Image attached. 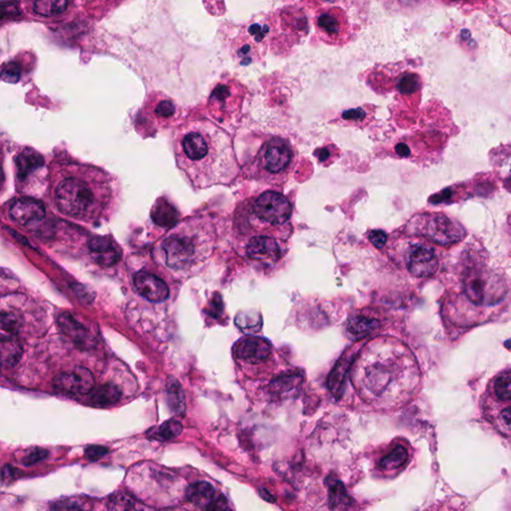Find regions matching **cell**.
I'll return each instance as SVG.
<instances>
[{
    "label": "cell",
    "mask_w": 511,
    "mask_h": 511,
    "mask_svg": "<svg viewBox=\"0 0 511 511\" xmlns=\"http://www.w3.org/2000/svg\"><path fill=\"white\" fill-rule=\"evenodd\" d=\"M9 216L22 226L40 222L45 217V208L41 202L33 198H20L9 208Z\"/></svg>",
    "instance_id": "5bb4252c"
},
{
    "label": "cell",
    "mask_w": 511,
    "mask_h": 511,
    "mask_svg": "<svg viewBox=\"0 0 511 511\" xmlns=\"http://www.w3.org/2000/svg\"><path fill=\"white\" fill-rule=\"evenodd\" d=\"M399 91L402 94H411L420 87V78L416 74H406L400 78Z\"/></svg>",
    "instance_id": "f546056e"
},
{
    "label": "cell",
    "mask_w": 511,
    "mask_h": 511,
    "mask_svg": "<svg viewBox=\"0 0 511 511\" xmlns=\"http://www.w3.org/2000/svg\"><path fill=\"white\" fill-rule=\"evenodd\" d=\"M365 111L361 108H356V109L347 110L343 114V118L346 120H361V118L365 117Z\"/></svg>",
    "instance_id": "74e56055"
},
{
    "label": "cell",
    "mask_w": 511,
    "mask_h": 511,
    "mask_svg": "<svg viewBox=\"0 0 511 511\" xmlns=\"http://www.w3.org/2000/svg\"><path fill=\"white\" fill-rule=\"evenodd\" d=\"M414 233L437 245L448 246L464 240L466 232L459 221L441 213L416 216L409 223Z\"/></svg>",
    "instance_id": "9c48e42d"
},
{
    "label": "cell",
    "mask_w": 511,
    "mask_h": 511,
    "mask_svg": "<svg viewBox=\"0 0 511 511\" xmlns=\"http://www.w3.org/2000/svg\"><path fill=\"white\" fill-rule=\"evenodd\" d=\"M288 240L278 237L256 235L248 236L244 253L249 261L260 266H275L286 255Z\"/></svg>",
    "instance_id": "8fae6325"
},
{
    "label": "cell",
    "mask_w": 511,
    "mask_h": 511,
    "mask_svg": "<svg viewBox=\"0 0 511 511\" xmlns=\"http://www.w3.org/2000/svg\"><path fill=\"white\" fill-rule=\"evenodd\" d=\"M59 324H61L62 330L69 337L73 338V340H78V342H82L85 337V330L83 329L81 324L77 323L70 315L65 314L62 315L59 317Z\"/></svg>",
    "instance_id": "f1b7e54d"
},
{
    "label": "cell",
    "mask_w": 511,
    "mask_h": 511,
    "mask_svg": "<svg viewBox=\"0 0 511 511\" xmlns=\"http://www.w3.org/2000/svg\"><path fill=\"white\" fill-rule=\"evenodd\" d=\"M121 398L118 386L112 384L93 388L89 393V404L94 407H108L116 404Z\"/></svg>",
    "instance_id": "44dd1931"
},
{
    "label": "cell",
    "mask_w": 511,
    "mask_h": 511,
    "mask_svg": "<svg viewBox=\"0 0 511 511\" xmlns=\"http://www.w3.org/2000/svg\"><path fill=\"white\" fill-rule=\"evenodd\" d=\"M183 427L179 421L170 420L165 421L157 429L152 430L150 437L155 441H170V439H176L177 437L180 436Z\"/></svg>",
    "instance_id": "4316f807"
},
{
    "label": "cell",
    "mask_w": 511,
    "mask_h": 511,
    "mask_svg": "<svg viewBox=\"0 0 511 511\" xmlns=\"http://www.w3.org/2000/svg\"><path fill=\"white\" fill-rule=\"evenodd\" d=\"M317 157L319 158L321 162H324V161H326L327 159L330 157V153H329L327 149H322V150L317 151Z\"/></svg>",
    "instance_id": "ab89813d"
},
{
    "label": "cell",
    "mask_w": 511,
    "mask_h": 511,
    "mask_svg": "<svg viewBox=\"0 0 511 511\" xmlns=\"http://www.w3.org/2000/svg\"><path fill=\"white\" fill-rule=\"evenodd\" d=\"M508 293L503 272L490 264L485 251L469 246L460 253L450 273L443 316L457 328H471L496 316Z\"/></svg>",
    "instance_id": "6da1fadb"
},
{
    "label": "cell",
    "mask_w": 511,
    "mask_h": 511,
    "mask_svg": "<svg viewBox=\"0 0 511 511\" xmlns=\"http://www.w3.org/2000/svg\"><path fill=\"white\" fill-rule=\"evenodd\" d=\"M228 510V503L224 496L216 497L215 501L207 508V510Z\"/></svg>",
    "instance_id": "f35d334b"
},
{
    "label": "cell",
    "mask_w": 511,
    "mask_h": 511,
    "mask_svg": "<svg viewBox=\"0 0 511 511\" xmlns=\"http://www.w3.org/2000/svg\"><path fill=\"white\" fill-rule=\"evenodd\" d=\"M368 239L372 242V245L377 249H382L386 244L388 241V236L382 230H374L370 232Z\"/></svg>",
    "instance_id": "8d00e7d4"
},
{
    "label": "cell",
    "mask_w": 511,
    "mask_h": 511,
    "mask_svg": "<svg viewBox=\"0 0 511 511\" xmlns=\"http://www.w3.org/2000/svg\"><path fill=\"white\" fill-rule=\"evenodd\" d=\"M94 259L102 266H111L120 259V253L109 238H95L91 242Z\"/></svg>",
    "instance_id": "ac0fdd59"
},
{
    "label": "cell",
    "mask_w": 511,
    "mask_h": 511,
    "mask_svg": "<svg viewBox=\"0 0 511 511\" xmlns=\"http://www.w3.org/2000/svg\"><path fill=\"white\" fill-rule=\"evenodd\" d=\"M22 356V349L13 338H2L1 360L4 368L15 367Z\"/></svg>",
    "instance_id": "d4e9b609"
},
{
    "label": "cell",
    "mask_w": 511,
    "mask_h": 511,
    "mask_svg": "<svg viewBox=\"0 0 511 511\" xmlns=\"http://www.w3.org/2000/svg\"><path fill=\"white\" fill-rule=\"evenodd\" d=\"M379 326V323L377 320L365 316H356L349 322L347 330L354 340H361L377 330Z\"/></svg>",
    "instance_id": "7402d4cb"
},
{
    "label": "cell",
    "mask_w": 511,
    "mask_h": 511,
    "mask_svg": "<svg viewBox=\"0 0 511 511\" xmlns=\"http://www.w3.org/2000/svg\"><path fill=\"white\" fill-rule=\"evenodd\" d=\"M296 153L287 139L273 137L267 140L253 160L249 177L262 183H282L293 169Z\"/></svg>",
    "instance_id": "52a82bcc"
},
{
    "label": "cell",
    "mask_w": 511,
    "mask_h": 511,
    "mask_svg": "<svg viewBox=\"0 0 511 511\" xmlns=\"http://www.w3.org/2000/svg\"><path fill=\"white\" fill-rule=\"evenodd\" d=\"M329 492H330L331 508L333 510L347 508L349 504H351L347 490L340 481L331 480Z\"/></svg>",
    "instance_id": "83f0119b"
},
{
    "label": "cell",
    "mask_w": 511,
    "mask_h": 511,
    "mask_svg": "<svg viewBox=\"0 0 511 511\" xmlns=\"http://www.w3.org/2000/svg\"><path fill=\"white\" fill-rule=\"evenodd\" d=\"M134 286L138 293L153 303H161L169 298L167 284L162 278L148 272L140 271L135 274Z\"/></svg>",
    "instance_id": "4fadbf2b"
},
{
    "label": "cell",
    "mask_w": 511,
    "mask_h": 511,
    "mask_svg": "<svg viewBox=\"0 0 511 511\" xmlns=\"http://www.w3.org/2000/svg\"><path fill=\"white\" fill-rule=\"evenodd\" d=\"M53 384L57 391L66 395H84L91 393L95 382L91 370L77 367L55 377Z\"/></svg>",
    "instance_id": "7c38bea8"
},
{
    "label": "cell",
    "mask_w": 511,
    "mask_h": 511,
    "mask_svg": "<svg viewBox=\"0 0 511 511\" xmlns=\"http://www.w3.org/2000/svg\"><path fill=\"white\" fill-rule=\"evenodd\" d=\"M480 404L482 418L501 436L511 439V368L490 379Z\"/></svg>",
    "instance_id": "ba28073f"
},
{
    "label": "cell",
    "mask_w": 511,
    "mask_h": 511,
    "mask_svg": "<svg viewBox=\"0 0 511 511\" xmlns=\"http://www.w3.org/2000/svg\"><path fill=\"white\" fill-rule=\"evenodd\" d=\"M20 75H22V71H20L19 66L15 62L6 64L2 68L1 78L3 81L8 83L18 82V80L20 79Z\"/></svg>",
    "instance_id": "4dcf8cb0"
},
{
    "label": "cell",
    "mask_w": 511,
    "mask_h": 511,
    "mask_svg": "<svg viewBox=\"0 0 511 511\" xmlns=\"http://www.w3.org/2000/svg\"><path fill=\"white\" fill-rule=\"evenodd\" d=\"M68 0H36L34 13L42 16H56L66 10Z\"/></svg>",
    "instance_id": "484cf974"
},
{
    "label": "cell",
    "mask_w": 511,
    "mask_h": 511,
    "mask_svg": "<svg viewBox=\"0 0 511 511\" xmlns=\"http://www.w3.org/2000/svg\"><path fill=\"white\" fill-rule=\"evenodd\" d=\"M155 111L156 114H157L159 117L168 118V117H171L172 115H174L175 106L173 105V103L170 102V101L163 100L159 103L157 107H156Z\"/></svg>",
    "instance_id": "d590c367"
},
{
    "label": "cell",
    "mask_w": 511,
    "mask_h": 511,
    "mask_svg": "<svg viewBox=\"0 0 511 511\" xmlns=\"http://www.w3.org/2000/svg\"><path fill=\"white\" fill-rule=\"evenodd\" d=\"M317 31L327 38L337 40L344 31L346 19L342 11L338 9H328L320 13L317 17Z\"/></svg>",
    "instance_id": "e0dca14e"
},
{
    "label": "cell",
    "mask_w": 511,
    "mask_h": 511,
    "mask_svg": "<svg viewBox=\"0 0 511 511\" xmlns=\"http://www.w3.org/2000/svg\"><path fill=\"white\" fill-rule=\"evenodd\" d=\"M45 167V160L42 156L39 155L34 150L26 149L22 153L18 154L16 157V170H17V180L23 186L29 184L32 178L38 176Z\"/></svg>",
    "instance_id": "2e32d148"
},
{
    "label": "cell",
    "mask_w": 511,
    "mask_h": 511,
    "mask_svg": "<svg viewBox=\"0 0 511 511\" xmlns=\"http://www.w3.org/2000/svg\"><path fill=\"white\" fill-rule=\"evenodd\" d=\"M352 367V381L359 395L377 407L402 406L420 386L418 361L409 347L395 338L368 343Z\"/></svg>",
    "instance_id": "7a4b0ae2"
},
{
    "label": "cell",
    "mask_w": 511,
    "mask_h": 511,
    "mask_svg": "<svg viewBox=\"0 0 511 511\" xmlns=\"http://www.w3.org/2000/svg\"><path fill=\"white\" fill-rule=\"evenodd\" d=\"M216 243L210 219H187L168 235L161 250L166 266L174 272H191L208 261Z\"/></svg>",
    "instance_id": "5b68a950"
},
{
    "label": "cell",
    "mask_w": 511,
    "mask_h": 511,
    "mask_svg": "<svg viewBox=\"0 0 511 511\" xmlns=\"http://www.w3.org/2000/svg\"><path fill=\"white\" fill-rule=\"evenodd\" d=\"M237 324H238L239 327H240L241 329H243V330H251V329H253V331H256V329L257 330H259L260 327V320L256 319L254 317L247 316V315H241V316L238 317V319H237Z\"/></svg>",
    "instance_id": "d6a6232c"
},
{
    "label": "cell",
    "mask_w": 511,
    "mask_h": 511,
    "mask_svg": "<svg viewBox=\"0 0 511 511\" xmlns=\"http://www.w3.org/2000/svg\"><path fill=\"white\" fill-rule=\"evenodd\" d=\"M409 459V450L406 446L399 444L379 462L384 471H393L402 469Z\"/></svg>",
    "instance_id": "cb8c5ba5"
},
{
    "label": "cell",
    "mask_w": 511,
    "mask_h": 511,
    "mask_svg": "<svg viewBox=\"0 0 511 511\" xmlns=\"http://www.w3.org/2000/svg\"><path fill=\"white\" fill-rule=\"evenodd\" d=\"M397 251L398 259L414 278L432 277L439 271L441 255L425 239L404 241Z\"/></svg>",
    "instance_id": "30bf717a"
},
{
    "label": "cell",
    "mask_w": 511,
    "mask_h": 511,
    "mask_svg": "<svg viewBox=\"0 0 511 511\" xmlns=\"http://www.w3.org/2000/svg\"><path fill=\"white\" fill-rule=\"evenodd\" d=\"M48 453L45 450H39V448H36V450H32L29 455H27L26 457L23 459V464H25V466H32V464H38V462H41V460H43L47 457Z\"/></svg>",
    "instance_id": "836d02e7"
},
{
    "label": "cell",
    "mask_w": 511,
    "mask_h": 511,
    "mask_svg": "<svg viewBox=\"0 0 511 511\" xmlns=\"http://www.w3.org/2000/svg\"><path fill=\"white\" fill-rule=\"evenodd\" d=\"M186 496H187L188 501L190 503L197 506H201L205 510H207V508L217 497L216 496V492L214 487H212L210 483L205 482V481L191 485L188 487Z\"/></svg>",
    "instance_id": "ffe728a7"
},
{
    "label": "cell",
    "mask_w": 511,
    "mask_h": 511,
    "mask_svg": "<svg viewBox=\"0 0 511 511\" xmlns=\"http://www.w3.org/2000/svg\"><path fill=\"white\" fill-rule=\"evenodd\" d=\"M18 327V319L16 315L13 313L2 312L1 313V328L2 331H6L8 333H15Z\"/></svg>",
    "instance_id": "1f68e13d"
},
{
    "label": "cell",
    "mask_w": 511,
    "mask_h": 511,
    "mask_svg": "<svg viewBox=\"0 0 511 511\" xmlns=\"http://www.w3.org/2000/svg\"><path fill=\"white\" fill-rule=\"evenodd\" d=\"M52 194L57 211L64 217L98 224L109 219L117 188L112 175L94 166L68 163L52 174Z\"/></svg>",
    "instance_id": "277c9868"
},
{
    "label": "cell",
    "mask_w": 511,
    "mask_h": 511,
    "mask_svg": "<svg viewBox=\"0 0 511 511\" xmlns=\"http://www.w3.org/2000/svg\"><path fill=\"white\" fill-rule=\"evenodd\" d=\"M271 354V344L263 338H242L235 346V354L242 361L259 363Z\"/></svg>",
    "instance_id": "9a60e30c"
},
{
    "label": "cell",
    "mask_w": 511,
    "mask_h": 511,
    "mask_svg": "<svg viewBox=\"0 0 511 511\" xmlns=\"http://www.w3.org/2000/svg\"><path fill=\"white\" fill-rule=\"evenodd\" d=\"M175 160L195 189L227 185L239 174V164L230 135L210 121L185 124L175 131Z\"/></svg>",
    "instance_id": "3957f363"
},
{
    "label": "cell",
    "mask_w": 511,
    "mask_h": 511,
    "mask_svg": "<svg viewBox=\"0 0 511 511\" xmlns=\"http://www.w3.org/2000/svg\"><path fill=\"white\" fill-rule=\"evenodd\" d=\"M167 400L170 409L175 414H182L185 413V397L180 384L174 377L167 379Z\"/></svg>",
    "instance_id": "603a6c76"
},
{
    "label": "cell",
    "mask_w": 511,
    "mask_h": 511,
    "mask_svg": "<svg viewBox=\"0 0 511 511\" xmlns=\"http://www.w3.org/2000/svg\"><path fill=\"white\" fill-rule=\"evenodd\" d=\"M248 236L267 235L289 239L292 233L291 218L293 207L286 196L275 191H267L247 205Z\"/></svg>",
    "instance_id": "8992f818"
},
{
    "label": "cell",
    "mask_w": 511,
    "mask_h": 511,
    "mask_svg": "<svg viewBox=\"0 0 511 511\" xmlns=\"http://www.w3.org/2000/svg\"><path fill=\"white\" fill-rule=\"evenodd\" d=\"M107 453L108 450L104 446H87L86 450H85V457L89 460L94 462V460H98L101 457H104Z\"/></svg>",
    "instance_id": "e575fe53"
},
{
    "label": "cell",
    "mask_w": 511,
    "mask_h": 511,
    "mask_svg": "<svg viewBox=\"0 0 511 511\" xmlns=\"http://www.w3.org/2000/svg\"><path fill=\"white\" fill-rule=\"evenodd\" d=\"M353 361V354L351 352H347V353L343 354L333 372H331L328 386L335 397H340V393H343V388L345 386V379H346L347 370L352 367Z\"/></svg>",
    "instance_id": "d6986e66"
}]
</instances>
